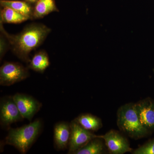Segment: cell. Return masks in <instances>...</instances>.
Returning <instances> with one entry per match:
<instances>
[{
  "instance_id": "52a82bcc",
  "label": "cell",
  "mask_w": 154,
  "mask_h": 154,
  "mask_svg": "<svg viewBox=\"0 0 154 154\" xmlns=\"http://www.w3.org/2000/svg\"><path fill=\"white\" fill-rule=\"evenodd\" d=\"M13 96L2 99L0 103V122L4 128H8L11 124L23 119Z\"/></svg>"
},
{
  "instance_id": "8992f818",
  "label": "cell",
  "mask_w": 154,
  "mask_h": 154,
  "mask_svg": "<svg viewBox=\"0 0 154 154\" xmlns=\"http://www.w3.org/2000/svg\"><path fill=\"white\" fill-rule=\"evenodd\" d=\"M124 134L115 130H110L102 137L105 140L109 153L123 154L132 152L129 141Z\"/></svg>"
},
{
  "instance_id": "d6986e66",
  "label": "cell",
  "mask_w": 154,
  "mask_h": 154,
  "mask_svg": "<svg viewBox=\"0 0 154 154\" xmlns=\"http://www.w3.org/2000/svg\"><path fill=\"white\" fill-rule=\"evenodd\" d=\"M26 1H27V2H28L33 3H36L38 0H26Z\"/></svg>"
},
{
  "instance_id": "277c9868",
  "label": "cell",
  "mask_w": 154,
  "mask_h": 154,
  "mask_svg": "<svg viewBox=\"0 0 154 154\" xmlns=\"http://www.w3.org/2000/svg\"><path fill=\"white\" fill-rule=\"evenodd\" d=\"M28 69L19 63L6 62L0 68V85L9 86L28 78Z\"/></svg>"
},
{
  "instance_id": "4fadbf2b",
  "label": "cell",
  "mask_w": 154,
  "mask_h": 154,
  "mask_svg": "<svg viewBox=\"0 0 154 154\" xmlns=\"http://www.w3.org/2000/svg\"><path fill=\"white\" fill-rule=\"evenodd\" d=\"M28 64V68L42 73L49 66L50 62L47 52L41 50L35 54Z\"/></svg>"
},
{
  "instance_id": "30bf717a",
  "label": "cell",
  "mask_w": 154,
  "mask_h": 154,
  "mask_svg": "<svg viewBox=\"0 0 154 154\" xmlns=\"http://www.w3.org/2000/svg\"><path fill=\"white\" fill-rule=\"evenodd\" d=\"M70 134V126L69 123L63 122L55 125L54 140L57 149L64 150L68 147Z\"/></svg>"
},
{
  "instance_id": "7c38bea8",
  "label": "cell",
  "mask_w": 154,
  "mask_h": 154,
  "mask_svg": "<svg viewBox=\"0 0 154 154\" xmlns=\"http://www.w3.org/2000/svg\"><path fill=\"white\" fill-rule=\"evenodd\" d=\"M53 12H59L54 0H38L33 8V19H42Z\"/></svg>"
},
{
  "instance_id": "ac0fdd59",
  "label": "cell",
  "mask_w": 154,
  "mask_h": 154,
  "mask_svg": "<svg viewBox=\"0 0 154 154\" xmlns=\"http://www.w3.org/2000/svg\"><path fill=\"white\" fill-rule=\"evenodd\" d=\"M1 37H0V57L1 60L2 59L3 57L5 54L8 48H10L8 42L5 36L1 33Z\"/></svg>"
},
{
  "instance_id": "3957f363",
  "label": "cell",
  "mask_w": 154,
  "mask_h": 154,
  "mask_svg": "<svg viewBox=\"0 0 154 154\" xmlns=\"http://www.w3.org/2000/svg\"><path fill=\"white\" fill-rule=\"evenodd\" d=\"M42 127V122L37 119L21 127L10 128L6 143L14 146L21 153H26L40 134Z\"/></svg>"
},
{
  "instance_id": "5b68a950",
  "label": "cell",
  "mask_w": 154,
  "mask_h": 154,
  "mask_svg": "<svg viewBox=\"0 0 154 154\" xmlns=\"http://www.w3.org/2000/svg\"><path fill=\"white\" fill-rule=\"evenodd\" d=\"M70 126L71 134L68 154H75L93 139L99 136L84 128L75 119L70 123Z\"/></svg>"
},
{
  "instance_id": "ba28073f",
  "label": "cell",
  "mask_w": 154,
  "mask_h": 154,
  "mask_svg": "<svg viewBox=\"0 0 154 154\" xmlns=\"http://www.w3.org/2000/svg\"><path fill=\"white\" fill-rule=\"evenodd\" d=\"M13 98L23 118L29 121H31L42 106L41 103L27 94L18 93Z\"/></svg>"
},
{
  "instance_id": "5bb4252c",
  "label": "cell",
  "mask_w": 154,
  "mask_h": 154,
  "mask_svg": "<svg viewBox=\"0 0 154 154\" xmlns=\"http://www.w3.org/2000/svg\"><path fill=\"white\" fill-rule=\"evenodd\" d=\"M75 119L80 125L91 132L97 131L103 125L101 119L91 113L80 114Z\"/></svg>"
},
{
  "instance_id": "e0dca14e",
  "label": "cell",
  "mask_w": 154,
  "mask_h": 154,
  "mask_svg": "<svg viewBox=\"0 0 154 154\" xmlns=\"http://www.w3.org/2000/svg\"><path fill=\"white\" fill-rule=\"evenodd\" d=\"M132 154H154V138L133 150Z\"/></svg>"
},
{
  "instance_id": "ffe728a7",
  "label": "cell",
  "mask_w": 154,
  "mask_h": 154,
  "mask_svg": "<svg viewBox=\"0 0 154 154\" xmlns=\"http://www.w3.org/2000/svg\"><path fill=\"white\" fill-rule=\"evenodd\" d=\"M153 70V72H154V69Z\"/></svg>"
},
{
  "instance_id": "7a4b0ae2",
  "label": "cell",
  "mask_w": 154,
  "mask_h": 154,
  "mask_svg": "<svg viewBox=\"0 0 154 154\" xmlns=\"http://www.w3.org/2000/svg\"><path fill=\"white\" fill-rule=\"evenodd\" d=\"M117 125L122 133L133 139H140L147 137L152 133L141 123L135 103H127L119 108Z\"/></svg>"
},
{
  "instance_id": "9c48e42d",
  "label": "cell",
  "mask_w": 154,
  "mask_h": 154,
  "mask_svg": "<svg viewBox=\"0 0 154 154\" xmlns=\"http://www.w3.org/2000/svg\"><path fill=\"white\" fill-rule=\"evenodd\" d=\"M142 125L150 132L154 131V100L146 98L135 103Z\"/></svg>"
},
{
  "instance_id": "8fae6325",
  "label": "cell",
  "mask_w": 154,
  "mask_h": 154,
  "mask_svg": "<svg viewBox=\"0 0 154 154\" xmlns=\"http://www.w3.org/2000/svg\"><path fill=\"white\" fill-rule=\"evenodd\" d=\"M109 153L102 135L94 138L75 154H103Z\"/></svg>"
},
{
  "instance_id": "9a60e30c",
  "label": "cell",
  "mask_w": 154,
  "mask_h": 154,
  "mask_svg": "<svg viewBox=\"0 0 154 154\" xmlns=\"http://www.w3.org/2000/svg\"><path fill=\"white\" fill-rule=\"evenodd\" d=\"M0 3L2 7H9L29 17L30 19H33V8L29 3L24 1L13 0H1Z\"/></svg>"
},
{
  "instance_id": "2e32d148",
  "label": "cell",
  "mask_w": 154,
  "mask_h": 154,
  "mask_svg": "<svg viewBox=\"0 0 154 154\" xmlns=\"http://www.w3.org/2000/svg\"><path fill=\"white\" fill-rule=\"evenodd\" d=\"M2 8L1 10V22L2 23L19 24L30 19L29 17L11 8Z\"/></svg>"
},
{
  "instance_id": "6da1fadb",
  "label": "cell",
  "mask_w": 154,
  "mask_h": 154,
  "mask_svg": "<svg viewBox=\"0 0 154 154\" xmlns=\"http://www.w3.org/2000/svg\"><path fill=\"white\" fill-rule=\"evenodd\" d=\"M1 22L0 30L7 38L10 48L15 55L22 61L28 63L30 53L39 47L51 31L46 25L40 23H32L25 26L18 34H11L4 29Z\"/></svg>"
}]
</instances>
